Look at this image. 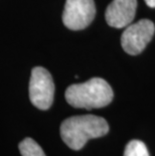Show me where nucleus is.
<instances>
[{
	"label": "nucleus",
	"instance_id": "obj_4",
	"mask_svg": "<svg viewBox=\"0 0 155 156\" xmlns=\"http://www.w3.org/2000/svg\"><path fill=\"white\" fill-rule=\"evenodd\" d=\"M154 32L155 25L149 19L129 24L121 36L122 48L131 55H139L152 39Z\"/></svg>",
	"mask_w": 155,
	"mask_h": 156
},
{
	"label": "nucleus",
	"instance_id": "obj_8",
	"mask_svg": "<svg viewBox=\"0 0 155 156\" xmlns=\"http://www.w3.org/2000/svg\"><path fill=\"white\" fill-rule=\"evenodd\" d=\"M124 156H149L147 147L142 141L132 140L127 144Z\"/></svg>",
	"mask_w": 155,
	"mask_h": 156
},
{
	"label": "nucleus",
	"instance_id": "obj_1",
	"mask_svg": "<svg viewBox=\"0 0 155 156\" xmlns=\"http://www.w3.org/2000/svg\"><path fill=\"white\" fill-rule=\"evenodd\" d=\"M108 132L107 121L95 115L74 116L65 119L61 125L62 141L72 150H80L90 139L102 137Z\"/></svg>",
	"mask_w": 155,
	"mask_h": 156
},
{
	"label": "nucleus",
	"instance_id": "obj_6",
	"mask_svg": "<svg viewBox=\"0 0 155 156\" xmlns=\"http://www.w3.org/2000/svg\"><path fill=\"white\" fill-rule=\"evenodd\" d=\"M136 8L137 0H113L106 9L105 19L112 27H127L133 21Z\"/></svg>",
	"mask_w": 155,
	"mask_h": 156
},
{
	"label": "nucleus",
	"instance_id": "obj_5",
	"mask_svg": "<svg viewBox=\"0 0 155 156\" xmlns=\"http://www.w3.org/2000/svg\"><path fill=\"white\" fill-rule=\"evenodd\" d=\"M96 15L94 0H67L62 22L71 30H81L91 24Z\"/></svg>",
	"mask_w": 155,
	"mask_h": 156
},
{
	"label": "nucleus",
	"instance_id": "obj_3",
	"mask_svg": "<svg viewBox=\"0 0 155 156\" xmlns=\"http://www.w3.org/2000/svg\"><path fill=\"white\" fill-rule=\"evenodd\" d=\"M55 84L51 75L42 67L31 71L29 82V99L32 105L41 110H48L54 102Z\"/></svg>",
	"mask_w": 155,
	"mask_h": 156
},
{
	"label": "nucleus",
	"instance_id": "obj_7",
	"mask_svg": "<svg viewBox=\"0 0 155 156\" xmlns=\"http://www.w3.org/2000/svg\"><path fill=\"white\" fill-rule=\"evenodd\" d=\"M21 156H45L44 150L32 138H25L19 143Z\"/></svg>",
	"mask_w": 155,
	"mask_h": 156
},
{
	"label": "nucleus",
	"instance_id": "obj_9",
	"mask_svg": "<svg viewBox=\"0 0 155 156\" xmlns=\"http://www.w3.org/2000/svg\"><path fill=\"white\" fill-rule=\"evenodd\" d=\"M145 3L151 8H155V0H144Z\"/></svg>",
	"mask_w": 155,
	"mask_h": 156
},
{
	"label": "nucleus",
	"instance_id": "obj_2",
	"mask_svg": "<svg viewBox=\"0 0 155 156\" xmlns=\"http://www.w3.org/2000/svg\"><path fill=\"white\" fill-rule=\"evenodd\" d=\"M65 100L74 108L91 110L108 106L113 100L111 86L101 78H93L82 84L70 86L65 91Z\"/></svg>",
	"mask_w": 155,
	"mask_h": 156
}]
</instances>
